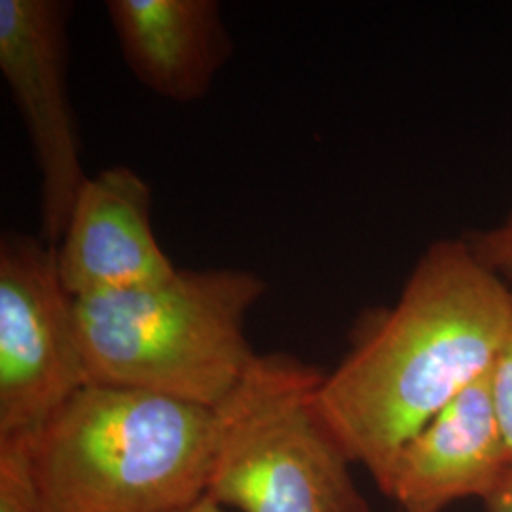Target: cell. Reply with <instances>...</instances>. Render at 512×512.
Wrapping results in <instances>:
<instances>
[{"label": "cell", "instance_id": "7", "mask_svg": "<svg viewBox=\"0 0 512 512\" xmlns=\"http://www.w3.org/2000/svg\"><path fill=\"white\" fill-rule=\"evenodd\" d=\"M55 256L74 300L147 287L177 272L152 228V190L124 165L88 175Z\"/></svg>", "mask_w": 512, "mask_h": 512}, {"label": "cell", "instance_id": "13", "mask_svg": "<svg viewBox=\"0 0 512 512\" xmlns=\"http://www.w3.org/2000/svg\"><path fill=\"white\" fill-rule=\"evenodd\" d=\"M484 505L486 512H512V469Z\"/></svg>", "mask_w": 512, "mask_h": 512}, {"label": "cell", "instance_id": "6", "mask_svg": "<svg viewBox=\"0 0 512 512\" xmlns=\"http://www.w3.org/2000/svg\"><path fill=\"white\" fill-rule=\"evenodd\" d=\"M67 12L57 0H0V73L35 152L42 239L52 247L88 179L67 88Z\"/></svg>", "mask_w": 512, "mask_h": 512}, {"label": "cell", "instance_id": "1", "mask_svg": "<svg viewBox=\"0 0 512 512\" xmlns=\"http://www.w3.org/2000/svg\"><path fill=\"white\" fill-rule=\"evenodd\" d=\"M511 304V283L467 239H439L420 256L397 302L363 323L323 376L317 412L382 494L404 446L490 374Z\"/></svg>", "mask_w": 512, "mask_h": 512}, {"label": "cell", "instance_id": "8", "mask_svg": "<svg viewBox=\"0 0 512 512\" xmlns=\"http://www.w3.org/2000/svg\"><path fill=\"white\" fill-rule=\"evenodd\" d=\"M511 469V446L486 374L404 446L385 497L399 512H444L463 499L484 503Z\"/></svg>", "mask_w": 512, "mask_h": 512}, {"label": "cell", "instance_id": "12", "mask_svg": "<svg viewBox=\"0 0 512 512\" xmlns=\"http://www.w3.org/2000/svg\"><path fill=\"white\" fill-rule=\"evenodd\" d=\"M490 387L497 416L512 452V304L509 323L490 370Z\"/></svg>", "mask_w": 512, "mask_h": 512}, {"label": "cell", "instance_id": "2", "mask_svg": "<svg viewBox=\"0 0 512 512\" xmlns=\"http://www.w3.org/2000/svg\"><path fill=\"white\" fill-rule=\"evenodd\" d=\"M31 439L48 512H173L207 494L215 410L88 384Z\"/></svg>", "mask_w": 512, "mask_h": 512}, {"label": "cell", "instance_id": "11", "mask_svg": "<svg viewBox=\"0 0 512 512\" xmlns=\"http://www.w3.org/2000/svg\"><path fill=\"white\" fill-rule=\"evenodd\" d=\"M465 239L492 272L512 285V211L494 226L476 230Z\"/></svg>", "mask_w": 512, "mask_h": 512}, {"label": "cell", "instance_id": "9", "mask_svg": "<svg viewBox=\"0 0 512 512\" xmlns=\"http://www.w3.org/2000/svg\"><path fill=\"white\" fill-rule=\"evenodd\" d=\"M107 14L129 71L167 101L202 99L232 54L215 0H109Z\"/></svg>", "mask_w": 512, "mask_h": 512}, {"label": "cell", "instance_id": "4", "mask_svg": "<svg viewBox=\"0 0 512 512\" xmlns=\"http://www.w3.org/2000/svg\"><path fill=\"white\" fill-rule=\"evenodd\" d=\"M323 372L287 353L256 355L213 408L207 495L239 512H370L353 461L321 420Z\"/></svg>", "mask_w": 512, "mask_h": 512}, {"label": "cell", "instance_id": "14", "mask_svg": "<svg viewBox=\"0 0 512 512\" xmlns=\"http://www.w3.org/2000/svg\"><path fill=\"white\" fill-rule=\"evenodd\" d=\"M173 512H222V507L211 495L205 494L200 499H196L194 503H190V505H186L183 509Z\"/></svg>", "mask_w": 512, "mask_h": 512}, {"label": "cell", "instance_id": "5", "mask_svg": "<svg viewBox=\"0 0 512 512\" xmlns=\"http://www.w3.org/2000/svg\"><path fill=\"white\" fill-rule=\"evenodd\" d=\"M90 384L74 298L42 236L0 239V437L33 435Z\"/></svg>", "mask_w": 512, "mask_h": 512}, {"label": "cell", "instance_id": "3", "mask_svg": "<svg viewBox=\"0 0 512 512\" xmlns=\"http://www.w3.org/2000/svg\"><path fill=\"white\" fill-rule=\"evenodd\" d=\"M264 293L249 270L211 268L74 300L90 384L217 408L258 355L245 319Z\"/></svg>", "mask_w": 512, "mask_h": 512}, {"label": "cell", "instance_id": "10", "mask_svg": "<svg viewBox=\"0 0 512 512\" xmlns=\"http://www.w3.org/2000/svg\"><path fill=\"white\" fill-rule=\"evenodd\" d=\"M0 512H48L33 473L29 435L0 437Z\"/></svg>", "mask_w": 512, "mask_h": 512}]
</instances>
